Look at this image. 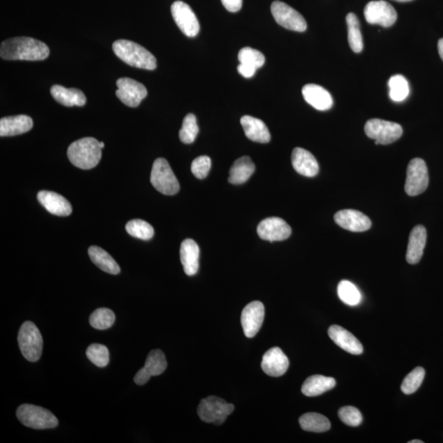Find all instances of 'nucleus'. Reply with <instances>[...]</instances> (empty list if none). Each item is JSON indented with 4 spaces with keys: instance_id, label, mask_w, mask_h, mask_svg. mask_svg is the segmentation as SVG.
<instances>
[{
    "instance_id": "nucleus-1",
    "label": "nucleus",
    "mask_w": 443,
    "mask_h": 443,
    "mask_svg": "<svg viewBox=\"0 0 443 443\" xmlns=\"http://www.w3.org/2000/svg\"><path fill=\"white\" fill-rule=\"evenodd\" d=\"M50 48L32 37H15L1 44L0 56L6 60L39 61L47 59Z\"/></svg>"
},
{
    "instance_id": "nucleus-2",
    "label": "nucleus",
    "mask_w": 443,
    "mask_h": 443,
    "mask_svg": "<svg viewBox=\"0 0 443 443\" xmlns=\"http://www.w3.org/2000/svg\"><path fill=\"white\" fill-rule=\"evenodd\" d=\"M68 158L74 166L81 170H91L98 165L102 158L100 141L85 137L74 141L68 149Z\"/></svg>"
},
{
    "instance_id": "nucleus-3",
    "label": "nucleus",
    "mask_w": 443,
    "mask_h": 443,
    "mask_svg": "<svg viewBox=\"0 0 443 443\" xmlns=\"http://www.w3.org/2000/svg\"><path fill=\"white\" fill-rule=\"evenodd\" d=\"M113 51L124 63L135 68L150 71L157 68L155 57L137 43L119 39L114 43Z\"/></svg>"
},
{
    "instance_id": "nucleus-4",
    "label": "nucleus",
    "mask_w": 443,
    "mask_h": 443,
    "mask_svg": "<svg viewBox=\"0 0 443 443\" xmlns=\"http://www.w3.org/2000/svg\"><path fill=\"white\" fill-rule=\"evenodd\" d=\"M17 340H19L20 351L26 360L35 362L41 359L43 338L41 332L35 323L30 321L22 323Z\"/></svg>"
},
{
    "instance_id": "nucleus-5",
    "label": "nucleus",
    "mask_w": 443,
    "mask_h": 443,
    "mask_svg": "<svg viewBox=\"0 0 443 443\" xmlns=\"http://www.w3.org/2000/svg\"><path fill=\"white\" fill-rule=\"evenodd\" d=\"M17 417L25 426L35 429L54 428L59 424V420L52 412L30 404L20 406L17 410Z\"/></svg>"
},
{
    "instance_id": "nucleus-6",
    "label": "nucleus",
    "mask_w": 443,
    "mask_h": 443,
    "mask_svg": "<svg viewBox=\"0 0 443 443\" xmlns=\"http://www.w3.org/2000/svg\"><path fill=\"white\" fill-rule=\"evenodd\" d=\"M153 187L166 196H172L179 192L180 185L170 163L165 159L159 158L154 162L150 175Z\"/></svg>"
},
{
    "instance_id": "nucleus-7",
    "label": "nucleus",
    "mask_w": 443,
    "mask_h": 443,
    "mask_svg": "<svg viewBox=\"0 0 443 443\" xmlns=\"http://www.w3.org/2000/svg\"><path fill=\"white\" fill-rule=\"evenodd\" d=\"M234 409V406L225 401L224 399L211 396L203 399L199 403L197 412L199 417L204 422L221 425L233 413Z\"/></svg>"
},
{
    "instance_id": "nucleus-8",
    "label": "nucleus",
    "mask_w": 443,
    "mask_h": 443,
    "mask_svg": "<svg viewBox=\"0 0 443 443\" xmlns=\"http://www.w3.org/2000/svg\"><path fill=\"white\" fill-rule=\"evenodd\" d=\"M365 132L367 136L375 140L376 145H389L400 139L403 130L400 124L382 120V119H370L365 123Z\"/></svg>"
},
{
    "instance_id": "nucleus-9",
    "label": "nucleus",
    "mask_w": 443,
    "mask_h": 443,
    "mask_svg": "<svg viewBox=\"0 0 443 443\" xmlns=\"http://www.w3.org/2000/svg\"><path fill=\"white\" fill-rule=\"evenodd\" d=\"M426 163L422 159H412L407 168L405 190L410 197H416L426 190L428 186Z\"/></svg>"
},
{
    "instance_id": "nucleus-10",
    "label": "nucleus",
    "mask_w": 443,
    "mask_h": 443,
    "mask_svg": "<svg viewBox=\"0 0 443 443\" xmlns=\"http://www.w3.org/2000/svg\"><path fill=\"white\" fill-rule=\"evenodd\" d=\"M271 12L277 24L282 28L298 33H304L307 29V21L303 16L285 3L273 2Z\"/></svg>"
},
{
    "instance_id": "nucleus-11",
    "label": "nucleus",
    "mask_w": 443,
    "mask_h": 443,
    "mask_svg": "<svg viewBox=\"0 0 443 443\" xmlns=\"http://www.w3.org/2000/svg\"><path fill=\"white\" fill-rule=\"evenodd\" d=\"M171 12L181 33L188 37H197L201 28L196 15L188 4L176 1L172 4Z\"/></svg>"
},
{
    "instance_id": "nucleus-12",
    "label": "nucleus",
    "mask_w": 443,
    "mask_h": 443,
    "mask_svg": "<svg viewBox=\"0 0 443 443\" xmlns=\"http://www.w3.org/2000/svg\"><path fill=\"white\" fill-rule=\"evenodd\" d=\"M116 96L124 105L131 108H136L141 102L147 96L148 92L143 84L132 78H123L116 83Z\"/></svg>"
},
{
    "instance_id": "nucleus-13",
    "label": "nucleus",
    "mask_w": 443,
    "mask_h": 443,
    "mask_svg": "<svg viewBox=\"0 0 443 443\" xmlns=\"http://www.w3.org/2000/svg\"><path fill=\"white\" fill-rule=\"evenodd\" d=\"M365 20L370 24H376L389 28L395 24L397 13L391 4L383 0L371 1L365 8Z\"/></svg>"
},
{
    "instance_id": "nucleus-14",
    "label": "nucleus",
    "mask_w": 443,
    "mask_h": 443,
    "mask_svg": "<svg viewBox=\"0 0 443 443\" xmlns=\"http://www.w3.org/2000/svg\"><path fill=\"white\" fill-rule=\"evenodd\" d=\"M257 233L261 239L270 242L284 241L291 236V228L284 220L271 217L260 222Z\"/></svg>"
},
{
    "instance_id": "nucleus-15",
    "label": "nucleus",
    "mask_w": 443,
    "mask_h": 443,
    "mask_svg": "<svg viewBox=\"0 0 443 443\" xmlns=\"http://www.w3.org/2000/svg\"><path fill=\"white\" fill-rule=\"evenodd\" d=\"M264 307L260 301H252L242 310V325L246 338H254L263 325Z\"/></svg>"
},
{
    "instance_id": "nucleus-16",
    "label": "nucleus",
    "mask_w": 443,
    "mask_h": 443,
    "mask_svg": "<svg viewBox=\"0 0 443 443\" xmlns=\"http://www.w3.org/2000/svg\"><path fill=\"white\" fill-rule=\"evenodd\" d=\"M334 220L341 228L354 233L365 232L371 228V220L363 213L354 210H340Z\"/></svg>"
},
{
    "instance_id": "nucleus-17",
    "label": "nucleus",
    "mask_w": 443,
    "mask_h": 443,
    "mask_svg": "<svg viewBox=\"0 0 443 443\" xmlns=\"http://www.w3.org/2000/svg\"><path fill=\"white\" fill-rule=\"evenodd\" d=\"M261 367L266 374L280 377L287 371L289 360L280 348L273 347L264 354Z\"/></svg>"
},
{
    "instance_id": "nucleus-18",
    "label": "nucleus",
    "mask_w": 443,
    "mask_h": 443,
    "mask_svg": "<svg viewBox=\"0 0 443 443\" xmlns=\"http://www.w3.org/2000/svg\"><path fill=\"white\" fill-rule=\"evenodd\" d=\"M39 203L51 214L57 216H69L72 214L73 208L68 199L60 194L47 190H42L37 195Z\"/></svg>"
},
{
    "instance_id": "nucleus-19",
    "label": "nucleus",
    "mask_w": 443,
    "mask_h": 443,
    "mask_svg": "<svg viewBox=\"0 0 443 443\" xmlns=\"http://www.w3.org/2000/svg\"><path fill=\"white\" fill-rule=\"evenodd\" d=\"M291 163L299 174L313 177L318 174L320 166L314 155L302 148H295L291 154Z\"/></svg>"
},
{
    "instance_id": "nucleus-20",
    "label": "nucleus",
    "mask_w": 443,
    "mask_h": 443,
    "mask_svg": "<svg viewBox=\"0 0 443 443\" xmlns=\"http://www.w3.org/2000/svg\"><path fill=\"white\" fill-rule=\"evenodd\" d=\"M302 95L305 100L317 110H329L334 105L330 93L316 84L305 85L302 88Z\"/></svg>"
},
{
    "instance_id": "nucleus-21",
    "label": "nucleus",
    "mask_w": 443,
    "mask_h": 443,
    "mask_svg": "<svg viewBox=\"0 0 443 443\" xmlns=\"http://www.w3.org/2000/svg\"><path fill=\"white\" fill-rule=\"evenodd\" d=\"M427 242L426 228L422 225L416 226L410 234L406 261L410 264H418L422 258Z\"/></svg>"
},
{
    "instance_id": "nucleus-22",
    "label": "nucleus",
    "mask_w": 443,
    "mask_h": 443,
    "mask_svg": "<svg viewBox=\"0 0 443 443\" xmlns=\"http://www.w3.org/2000/svg\"><path fill=\"white\" fill-rule=\"evenodd\" d=\"M329 338L344 351L352 354L363 353V345L351 332L338 325H332L329 329Z\"/></svg>"
},
{
    "instance_id": "nucleus-23",
    "label": "nucleus",
    "mask_w": 443,
    "mask_h": 443,
    "mask_svg": "<svg viewBox=\"0 0 443 443\" xmlns=\"http://www.w3.org/2000/svg\"><path fill=\"white\" fill-rule=\"evenodd\" d=\"M33 127L32 118L26 115H17L1 118L0 120V136H13L24 134Z\"/></svg>"
},
{
    "instance_id": "nucleus-24",
    "label": "nucleus",
    "mask_w": 443,
    "mask_h": 443,
    "mask_svg": "<svg viewBox=\"0 0 443 443\" xmlns=\"http://www.w3.org/2000/svg\"><path fill=\"white\" fill-rule=\"evenodd\" d=\"M181 262L184 272L188 276L197 274L199 269V248L192 239H186L180 248Z\"/></svg>"
},
{
    "instance_id": "nucleus-25",
    "label": "nucleus",
    "mask_w": 443,
    "mask_h": 443,
    "mask_svg": "<svg viewBox=\"0 0 443 443\" xmlns=\"http://www.w3.org/2000/svg\"><path fill=\"white\" fill-rule=\"evenodd\" d=\"M241 123L247 138L259 143H269L271 136L262 120L246 115L241 118Z\"/></svg>"
},
{
    "instance_id": "nucleus-26",
    "label": "nucleus",
    "mask_w": 443,
    "mask_h": 443,
    "mask_svg": "<svg viewBox=\"0 0 443 443\" xmlns=\"http://www.w3.org/2000/svg\"><path fill=\"white\" fill-rule=\"evenodd\" d=\"M51 93L57 103L66 106V107H73V106L82 107L87 103L86 96L76 88L69 89L55 85L51 87Z\"/></svg>"
},
{
    "instance_id": "nucleus-27",
    "label": "nucleus",
    "mask_w": 443,
    "mask_h": 443,
    "mask_svg": "<svg viewBox=\"0 0 443 443\" xmlns=\"http://www.w3.org/2000/svg\"><path fill=\"white\" fill-rule=\"evenodd\" d=\"M336 386V380L323 375L310 376L301 388V392L307 397H317L329 391Z\"/></svg>"
},
{
    "instance_id": "nucleus-28",
    "label": "nucleus",
    "mask_w": 443,
    "mask_h": 443,
    "mask_svg": "<svg viewBox=\"0 0 443 443\" xmlns=\"http://www.w3.org/2000/svg\"><path fill=\"white\" fill-rule=\"evenodd\" d=\"M255 167L249 156H243L234 162L230 170L229 183L234 185L245 183L254 174Z\"/></svg>"
},
{
    "instance_id": "nucleus-29",
    "label": "nucleus",
    "mask_w": 443,
    "mask_h": 443,
    "mask_svg": "<svg viewBox=\"0 0 443 443\" xmlns=\"http://www.w3.org/2000/svg\"><path fill=\"white\" fill-rule=\"evenodd\" d=\"M89 256L93 263L97 267H99L103 271L116 275L120 273L121 269L119 265L115 261L112 256L108 252H106L102 248L96 246H92L88 250Z\"/></svg>"
},
{
    "instance_id": "nucleus-30",
    "label": "nucleus",
    "mask_w": 443,
    "mask_h": 443,
    "mask_svg": "<svg viewBox=\"0 0 443 443\" xmlns=\"http://www.w3.org/2000/svg\"><path fill=\"white\" fill-rule=\"evenodd\" d=\"M301 428L305 431L323 433L329 431L331 424L329 419L318 413H307L299 419Z\"/></svg>"
},
{
    "instance_id": "nucleus-31",
    "label": "nucleus",
    "mask_w": 443,
    "mask_h": 443,
    "mask_svg": "<svg viewBox=\"0 0 443 443\" xmlns=\"http://www.w3.org/2000/svg\"><path fill=\"white\" fill-rule=\"evenodd\" d=\"M345 19H347V24L350 47L353 52L361 53L364 48V44H363L360 21H359L356 15L352 12H350Z\"/></svg>"
},
{
    "instance_id": "nucleus-32",
    "label": "nucleus",
    "mask_w": 443,
    "mask_h": 443,
    "mask_svg": "<svg viewBox=\"0 0 443 443\" xmlns=\"http://www.w3.org/2000/svg\"><path fill=\"white\" fill-rule=\"evenodd\" d=\"M388 87L390 98L393 101H404L409 96V83L402 75H395L390 78Z\"/></svg>"
},
{
    "instance_id": "nucleus-33",
    "label": "nucleus",
    "mask_w": 443,
    "mask_h": 443,
    "mask_svg": "<svg viewBox=\"0 0 443 443\" xmlns=\"http://www.w3.org/2000/svg\"><path fill=\"white\" fill-rule=\"evenodd\" d=\"M168 363L165 353L161 350H153L146 359L144 369L152 376L161 375L167 369Z\"/></svg>"
},
{
    "instance_id": "nucleus-34",
    "label": "nucleus",
    "mask_w": 443,
    "mask_h": 443,
    "mask_svg": "<svg viewBox=\"0 0 443 443\" xmlns=\"http://www.w3.org/2000/svg\"><path fill=\"white\" fill-rule=\"evenodd\" d=\"M126 230L132 237L148 241L154 237V231L152 225L144 220L133 219L126 225Z\"/></svg>"
},
{
    "instance_id": "nucleus-35",
    "label": "nucleus",
    "mask_w": 443,
    "mask_h": 443,
    "mask_svg": "<svg viewBox=\"0 0 443 443\" xmlns=\"http://www.w3.org/2000/svg\"><path fill=\"white\" fill-rule=\"evenodd\" d=\"M115 320H116V317L112 310L107 308H100L91 314L90 323L96 329L105 330L114 325Z\"/></svg>"
},
{
    "instance_id": "nucleus-36",
    "label": "nucleus",
    "mask_w": 443,
    "mask_h": 443,
    "mask_svg": "<svg viewBox=\"0 0 443 443\" xmlns=\"http://www.w3.org/2000/svg\"><path fill=\"white\" fill-rule=\"evenodd\" d=\"M338 294L343 302L351 305V307L358 305L361 300L360 291L352 282L347 280L340 282L338 287Z\"/></svg>"
},
{
    "instance_id": "nucleus-37",
    "label": "nucleus",
    "mask_w": 443,
    "mask_h": 443,
    "mask_svg": "<svg viewBox=\"0 0 443 443\" xmlns=\"http://www.w3.org/2000/svg\"><path fill=\"white\" fill-rule=\"evenodd\" d=\"M199 133L197 118L189 114L183 119V127L179 132V138L184 144H192L196 140Z\"/></svg>"
},
{
    "instance_id": "nucleus-38",
    "label": "nucleus",
    "mask_w": 443,
    "mask_h": 443,
    "mask_svg": "<svg viewBox=\"0 0 443 443\" xmlns=\"http://www.w3.org/2000/svg\"><path fill=\"white\" fill-rule=\"evenodd\" d=\"M425 370L422 367L415 368L406 377L401 384V391L406 395L415 393L422 384L424 379Z\"/></svg>"
},
{
    "instance_id": "nucleus-39",
    "label": "nucleus",
    "mask_w": 443,
    "mask_h": 443,
    "mask_svg": "<svg viewBox=\"0 0 443 443\" xmlns=\"http://www.w3.org/2000/svg\"><path fill=\"white\" fill-rule=\"evenodd\" d=\"M238 60L240 64L251 66L255 70L260 69L265 63L262 53L250 47L243 48L239 51Z\"/></svg>"
},
{
    "instance_id": "nucleus-40",
    "label": "nucleus",
    "mask_w": 443,
    "mask_h": 443,
    "mask_svg": "<svg viewBox=\"0 0 443 443\" xmlns=\"http://www.w3.org/2000/svg\"><path fill=\"white\" fill-rule=\"evenodd\" d=\"M87 356L93 364L100 368L107 366L109 363V352L105 345H91L87 350Z\"/></svg>"
},
{
    "instance_id": "nucleus-41",
    "label": "nucleus",
    "mask_w": 443,
    "mask_h": 443,
    "mask_svg": "<svg viewBox=\"0 0 443 443\" xmlns=\"http://www.w3.org/2000/svg\"><path fill=\"white\" fill-rule=\"evenodd\" d=\"M341 420L348 426L357 427L362 423L361 411L354 406H344L338 411Z\"/></svg>"
},
{
    "instance_id": "nucleus-42",
    "label": "nucleus",
    "mask_w": 443,
    "mask_h": 443,
    "mask_svg": "<svg viewBox=\"0 0 443 443\" xmlns=\"http://www.w3.org/2000/svg\"><path fill=\"white\" fill-rule=\"evenodd\" d=\"M211 168V159L206 155H202L194 159L192 163V172L199 179H204L209 174Z\"/></svg>"
},
{
    "instance_id": "nucleus-43",
    "label": "nucleus",
    "mask_w": 443,
    "mask_h": 443,
    "mask_svg": "<svg viewBox=\"0 0 443 443\" xmlns=\"http://www.w3.org/2000/svg\"><path fill=\"white\" fill-rule=\"evenodd\" d=\"M223 6L229 12H237L241 10L242 0H221Z\"/></svg>"
},
{
    "instance_id": "nucleus-44",
    "label": "nucleus",
    "mask_w": 443,
    "mask_h": 443,
    "mask_svg": "<svg viewBox=\"0 0 443 443\" xmlns=\"http://www.w3.org/2000/svg\"><path fill=\"white\" fill-rule=\"evenodd\" d=\"M152 375H150L147 371H146L144 368L141 369L137 374L134 377L135 383L137 385H144L146 383H148V381L152 378Z\"/></svg>"
},
{
    "instance_id": "nucleus-45",
    "label": "nucleus",
    "mask_w": 443,
    "mask_h": 443,
    "mask_svg": "<svg viewBox=\"0 0 443 443\" xmlns=\"http://www.w3.org/2000/svg\"><path fill=\"white\" fill-rule=\"evenodd\" d=\"M238 73L245 78H251L255 74L256 70L251 66L245 64H239L237 66Z\"/></svg>"
},
{
    "instance_id": "nucleus-46",
    "label": "nucleus",
    "mask_w": 443,
    "mask_h": 443,
    "mask_svg": "<svg viewBox=\"0 0 443 443\" xmlns=\"http://www.w3.org/2000/svg\"><path fill=\"white\" fill-rule=\"evenodd\" d=\"M437 47H438V53H440L441 59L443 61V38L440 39V42H438Z\"/></svg>"
},
{
    "instance_id": "nucleus-47",
    "label": "nucleus",
    "mask_w": 443,
    "mask_h": 443,
    "mask_svg": "<svg viewBox=\"0 0 443 443\" xmlns=\"http://www.w3.org/2000/svg\"><path fill=\"white\" fill-rule=\"evenodd\" d=\"M409 443H424V442L419 440H415L410 441Z\"/></svg>"
},
{
    "instance_id": "nucleus-48",
    "label": "nucleus",
    "mask_w": 443,
    "mask_h": 443,
    "mask_svg": "<svg viewBox=\"0 0 443 443\" xmlns=\"http://www.w3.org/2000/svg\"><path fill=\"white\" fill-rule=\"evenodd\" d=\"M395 1L405 3L412 1V0H395Z\"/></svg>"
}]
</instances>
